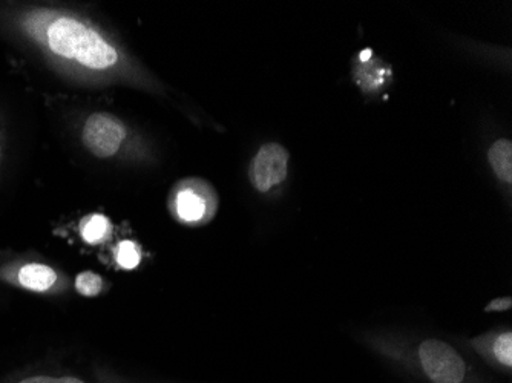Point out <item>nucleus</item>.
Listing matches in <instances>:
<instances>
[{
	"instance_id": "obj_14",
	"label": "nucleus",
	"mask_w": 512,
	"mask_h": 383,
	"mask_svg": "<svg viewBox=\"0 0 512 383\" xmlns=\"http://www.w3.org/2000/svg\"><path fill=\"white\" fill-rule=\"evenodd\" d=\"M512 307L511 298H497L486 305L485 311H508Z\"/></svg>"
},
{
	"instance_id": "obj_9",
	"label": "nucleus",
	"mask_w": 512,
	"mask_h": 383,
	"mask_svg": "<svg viewBox=\"0 0 512 383\" xmlns=\"http://www.w3.org/2000/svg\"><path fill=\"white\" fill-rule=\"evenodd\" d=\"M371 51L362 53L364 65L355 71L358 82L365 89H376L384 83L385 77L390 76V69L384 68L379 60H370Z\"/></svg>"
},
{
	"instance_id": "obj_1",
	"label": "nucleus",
	"mask_w": 512,
	"mask_h": 383,
	"mask_svg": "<svg viewBox=\"0 0 512 383\" xmlns=\"http://www.w3.org/2000/svg\"><path fill=\"white\" fill-rule=\"evenodd\" d=\"M373 347L421 383H488L454 345L440 339L411 347L378 341Z\"/></svg>"
},
{
	"instance_id": "obj_3",
	"label": "nucleus",
	"mask_w": 512,
	"mask_h": 383,
	"mask_svg": "<svg viewBox=\"0 0 512 383\" xmlns=\"http://www.w3.org/2000/svg\"><path fill=\"white\" fill-rule=\"evenodd\" d=\"M126 131L119 118L111 114H94L83 131L86 148L99 158L111 157L119 151Z\"/></svg>"
},
{
	"instance_id": "obj_10",
	"label": "nucleus",
	"mask_w": 512,
	"mask_h": 383,
	"mask_svg": "<svg viewBox=\"0 0 512 383\" xmlns=\"http://www.w3.org/2000/svg\"><path fill=\"white\" fill-rule=\"evenodd\" d=\"M111 224L103 215H94L88 223L83 226L82 233L86 243L97 244L108 236Z\"/></svg>"
},
{
	"instance_id": "obj_6",
	"label": "nucleus",
	"mask_w": 512,
	"mask_h": 383,
	"mask_svg": "<svg viewBox=\"0 0 512 383\" xmlns=\"http://www.w3.org/2000/svg\"><path fill=\"white\" fill-rule=\"evenodd\" d=\"M177 213L186 223H198L203 220L207 212V203L195 190H181L177 195Z\"/></svg>"
},
{
	"instance_id": "obj_8",
	"label": "nucleus",
	"mask_w": 512,
	"mask_h": 383,
	"mask_svg": "<svg viewBox=\"0 0 512 383\" xmlns=\"http://www.w3.org/2000/svg\"><path fill=\"white\" fill-rule=\"evenodd\" d=\"M491 167L497 177L505 183L512 181V143L509 140H499L491 146L490 154Z\"/></svg>"
},
{
	"instance_id": "obj_5",
	"label": "nucleus",
	"mask_w": 512,
	"mask_h": 383,
	"mask_svg": "<svg viewBox=\"0 0 512 383\" xmlns=\"http://www.w3.org/2000/svg\"><path fill=\"white\" fill-rule=\"evenodd\" d=\"M471 348L482 357L483 361L496 367L503 373L512 371V333L511 330L488 333L471 339Z\"/></svg>"
},
{
	"instance_id": "obj_13",
	"label": "nucleus",
	"mask_w": 512,
	"mask_h": 383,
	"mask_svg": "<svg viewBox=\"0 0 512 383\" xmlns=\"http://www.w3.org/2000/svg\"><path fill=\"white\" fill-rule=\"evenodd\" d=\"M20 383H83L82 380L74 379V377H62V379H54V377H31V379L23 380Z\"/></svg>"
},
{
	"instance_id": "obj_12",
	"label": "nucleus",
	"mask_w": 512,
	"mask_h": 383,
	"mask_svg": "<svg viewBox=\"0 0 512 383\" xmlns=\"http://www.w3.org/2000/svg\"><path fill=\"white\" fill-rule=\"evenodd\" d=\"M117 261H119L123 269H135V267L138 266V262H140L138 247L135 246L134 243H131V241H125V243L120 244L119 253H117Z\"/></svg>"
},
{
	"instance_id": "obj_7",
	"label": "nucleus",
	"mask_w": 512,
	"mask_h": 383,
	"mask_svg": "<svg viewBox=\"0 0 512 383\" xmlns=\"http://www.w3.org/2000/svg\"><path fill=\"white\" fill-rule=\"evenodd\" d=\"M57 276L50 267L42 266V264H30L23 267L19 273L20 284L25 289L34 290V292H45L51 289Z\"/></svg>"
},
{
	"instance_id": "obj_11",
	"label": "nucleus",
	"mask_w": 512,
	"mask_h": 383,
	"mask_svg": "<svg viewBox=\"0 0 512 383\" xmlns=\"http://www.w3.org/2000/svg\"><path fill=\"white\" fill-rule=\"evenodd\" d=\"M77 290L85 296L99 295L102 290V278L96 273L85 272L76 281Z\"/></svg>"
},
{
	"instance_id": "obj_2",
	"label": "nucleus",
	"mask_w": 512,
	"mask_h": 383,
	"mask_svg": "<svg viewBox=\"0 0 512 383\" xmlns=\"http://www.w3.org/2000/svg\"><path fill=\"white\" fill-rule=\"evenodd\" d=\"M51 50L66 59H76L91 69H106L117 62V53L96 31L77 20L60 17L48 30Z\"/></svg>"
},
{
	"instance_id": "obj_4",
	"label": "nucleus",
	"mask_w": 512,
	"mask_h": 383,
	"mask_svg": "<svg viewBox=\"0 0 512 383\" xmlns=\"http://www.w3.org/2000/svg\"><path fill=\"white\" fill-rule=\"evenodd\" d=\"M287 161L289 152L283 146L276 143L264 145L253 160L250 172L253 186L260 192H267L276 184L283 183L287 177Z\"/></svg>"
}]
</instances>
